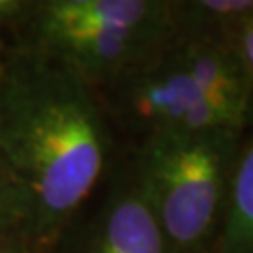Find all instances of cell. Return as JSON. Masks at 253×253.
Wrapping results in <instances>:
<instances>
[{"mask_svg": "<svg viewBox=\"0 0 253 253\" xmlns=\"http://www.w3.org/2000/svg\"><path fill=\"white\" fill-rule=\"evenodd\" d=\"M176 32L174 0H49L38 4L34 49L98 90L154 56Z\"/></svg>", "mask_w": 253, "mask_h": 253, "instance_id": "4", "label": "cell"}, {"mask_svg": "<svg viewBox=\"0 0 253 253\" xmlns=\"http://www.w3.org/2000/svg\"><path fill=\"white\" fill-rule=\"evenodd\" d=\"M0 253H28L25 248L21 244H17L15 240H11V238H2L0 240Z\"/></svg>", "mask_w": 253, "mask_h": 253, "instance_id": "9", "label": "cell"}, {"mask_svg": "<svg viewBox=\"0 0 253 253\" xmlns=\"http://www.w3.org/2000/svg\"><path fill=\"white\" fill-rule=\"evenodd\" d=\"M47 253H171L126 148Z\"/></svg>", "mask_w": 253, "mask_h": 253, "instance_id": "5", "label": "cell"}, {"mask_svg": "<svg viewBox=\"0 0 253 253\" xmlns=\"http://www.w3.org/2000/svg\"><path fill=\"white\" fill-rule=\"evenodd\" d=\"M242 131L156 135L126 148L171 253H216Z\"/></svg>", "mask_w": 253, "mask_h": 253, "instance_id": "3", "label": "cell"}, {"mask_svg": "<svg viewBox=\"0 0 253 253\" xmlns=\"http://www.w3.org/2000/svg\"><path fill=\"white\" fill-rule=\"evenodd\" d=\"M227 47L246 81L253 86V13L236 28Z\"/></svg>", "mask_w": 253, "mask_h": 253, "instance_id": "8", "label": "cell"}, {"mask_svg": "<svg viewBox=\"0 0 253 253\" xmlns=\"http://www.w3.org/2000/svg\"><path fill=\"white\" fill-rule=\"evenodd\" d=\"M252 13L253 0H174L180 32L223 45Z\"/></svg>", "mask_w": 253, "mask_h": 253, "instance_id": "7", "label": "cell"}, {"mask_svg": "<svg viewBox=\"0 0 253 253\" xmlns=\"http://www.w3.org/2000/svg\"><path fill=\"white\" fill-rule=\"evenodd\" d=\"M124 152L98 92L30 47L0 70V221L47 253Z\"/></svg>", "mask_w": 253, "mask_h": 253, "instance_id": "1", "label": "cell"}, {"mask_svg": "<svg viewBox=\"0 0 253 253\" xmlns=\"http://www.w3.org/2000/svg\"><path fill=\"white\" fill-rule=\"evenodd\" d=\"M216 253H253V120L238 141Z\"/></svg>", "mask_w": 253, "mask_h": 253, "instance_id": "6", "label": "cell"}, {"mask_svg": "<svg viewBox=\"0 0 253 253\" xmlns=\"http://www.w3.org/2000/svg\"><path fill=\"white\" fill-rule=\"evenodd\" d=\"M96 92L124 148L156 135L246 129L253 120V86L229 47L180 30Z\"/></svg>", "mask_w": 253, "mask_h": 253, "instance_id": "2", "label": "cell"}]
</instances>
